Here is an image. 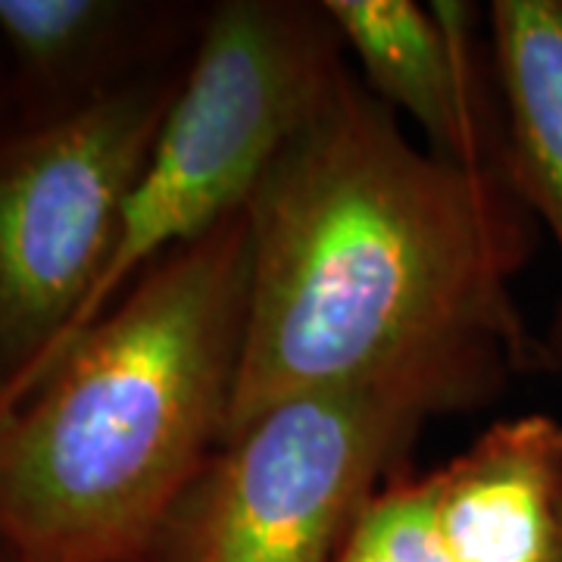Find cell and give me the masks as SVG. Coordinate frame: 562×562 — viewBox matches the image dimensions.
Here are the masks:
<instances>
[{"mask_svg":"<svg viewBox=\"0 0 562 562\" xmlns=\"http://www.w3.org/2000/svg\"><path fill=\"white\" fill-rule=\"evenodd\" d=\"M244 216L250 291L225 441L316 391L438 375L491 403L547 362L513 297L535 216L506 179L409 138L350 63Z\"/></svg>","mask_w":562,"mask_h":562,"instance_id":"obj_1","label":"cell"},{"mask_svg":"<svg viewBox=\"0 0 562 562\" xmlns=\"http://www.w3.org/2000/svg\"><path fill=\"white\" fill-rule=\"evenodd\" d=\"M250 291L247 216L166 254L0 409L16 562H140L225 443Z\"/></svg>","mask_w":562,"mask_h":562,"instance_id":"obj_2","label":"cell"},{"mask_svg":"<svg viewBox=\"0 0 562 562\" xmlns=\"http://www.w3.org/2000/svg\"><path fill=\"white\" fill-rule=\"evenodd\" d=\"M344 66V41L322 3L222 0L206 7L179 98L122 210L101 281L25 391L144 269L241 213L266 166Z\"/></svg>","mask_w":562,"mask_h":562,"instance_id":"obj_3","label":"cell"},{"mask_svg":"<svg viewBox=\"0 0 562 562\" xmlns=\"http://www.w3.org/2000/svg\"><path fill=\"white\" fill-rule=\"evenodd\" d=\"M482 403L472 387L438 375L276 403L213 453L144 560L335 562L422 425Z\"/></svg>","mask_w":562,"mask_h":562,"instance_id":"obj_4","label":"cell"},{"mask_svg":"<svg viewBox=\"0 0 562 562\" xmlns=\"http://www.w3.org/2000/svg\"><path fill=\"white\" fill-rule=\"evenodd\" d=\"M188 63L44 122L0 116V409L66 341Z\"/></svg>","mask_w":562,"mask_h":562,"instance_id":"obj_5","label":"cell"},{"mask_svg":"<svg viewBox=\"0 0 562 562\" xmlns=\"http://www.w3.org/2000/svg\"><path fill=\"white\" fill-rule=\"evenodd\" d=\"M362 85L422 147L506 179V122L487 13L462 0H322Z\"/></svg>","mask_w":562,"mask_h":562,"instance_id":"obj_6","label":"cell"},{"mask_svg":"<svg viewBox=\"0 0 562 562\" xmlns=\"http://www.w3.org/2000/svg\"><path fill=\"white\" fill-rule=\"evenodd\" d=\"M206 7L172 0H0L3 116H69L191 60Z\"/></svg>","mask_w":562,"mask_h":562,"instance_id":"obj_7","label":"cell"},{"mask_svg":"<svg viewBox=\"0 0 562 562\" xmlns=\"http://www.w3.org/2000/svg\"><path fill=\"white\" fill-rule=\"evenodd\" d=\"M428 479L450 562H560L562 419L494 422Z\"/></svg>","mask_w":562,"mask_h":562,"instance_id":"obj_8","label":"cell"},{"mask_svg":"<svg viewBox=\"0 0 562 562\" xmlns=\"http://www.w3.org/2000/svg\"><path fill=\"white\" fill-rule=\"evenodd\" d=\"M487 38L506 122V181L562 260V0H494ZM543 347L562 372V301Z\"/></svg>","mask_w":562,"mask_h":562,"instance_id":"obj_9","label":"cell"},{"mask_svg":"<svg viewBox=\"0 0 562 562\" xmlns=\"http://www.w3.org/2000/svg\"><path fill=\"white\" fill-rule=\"evenodd\" d=\"M335 562H450L428 475L391 479L362 509Z\"/></svg>","mask_w":562,"mask_h":562,"instance_id":"obj_10","label":"cell"},{"mask_svg":"<svg viewBox=\"0 0 562 562\" xmlns=\"http://www.w3.org/2000/svg\"><path fill=\"white\" fill-rule=\"evenodd\" d=\"M0 562H16V557H13V550L7 547V541L0 538Z\"/></svg>","mask_w":562,"mask_h":562,"instance_id":"obj_11","label":"cell"},{"mask_svg":"<svg viewBox=\"0 0 562 562\" xmlns=\"http://www.w3.org/2000/svg\"><path fill=\"white\" fill-rule=\"evenodd\" d=\"M3 110H7V106H3V81H0V116H3Z\"/></svg>","mask_w":562,"mask_h":562,"instance_id":"obj_12","label":"cell"},{"mask_svg":"<svg viewBox=\"0 0 562 562\" xmlns=\"http://www.w3.org/2000/svg\"><path fill=\"white\" fill-rule=\"evenodd\" d=\"M560 562H562V557H560Z\"/></svg>","mask_w":562,"mask_h":562,"instance_id":"obj_13","label":"cell"}]
</instances>
